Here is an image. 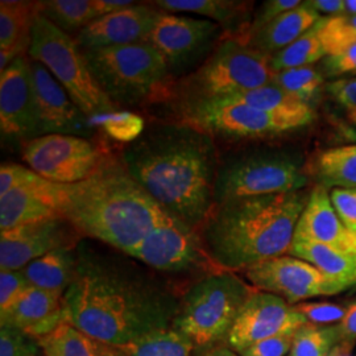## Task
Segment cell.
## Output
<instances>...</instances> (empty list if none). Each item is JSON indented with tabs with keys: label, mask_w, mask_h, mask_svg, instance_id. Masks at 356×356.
Returning a JSON list of instances; mask_svg holds the SVG:
<instances>
[{
	"label": "cell",
	"mask_w": 356,
	"mask_h": 356,
	"mask_svg": "<svg viewBox=\"0 0 356 356\" xmlns=\"http://www.w3.org/2000/svg\"><path fill=\"white\" fill-rule=\"evenodd\" d=\"M64 302L67 321L76 329L103 343L122 346L172 327L181 298L132 260L82 241Z\"/></svg>",
	"instance_id": "obj_1"
},
{
	"label": "cell",
	"mask_w": 356,
	"mask_h": 356,
	"mask_svg": "<svg viewBox=\"0 0 356 356\" xmlns=\"http://www.w3.org/2000/svg\"><path fill=\"white\" fill-rule=\"evenodd\" d=\"M129 175L168 213L200 232L214 209V136L186 122L145 128L120 154Z\"/></svg>",
	"instance_id": "obj_2"
},
{
	"label": "cell",
	"mask_w": 356,
	"mask_h": 356,
	"mask_svg": "<svg viewBox=\"0 0 356 356\" xmlns=\"http://www.w3.org/2000/svg\"><path fill=\"white\" fill-rule=\"evenodd\" d=\"M51 195L60 216L82 238L128 256L166 214L111 153L89 178L67 185L53 182Z\"/></svg>",
	"instance_id": "obj_3"
},
{
	"label": "cell",
	"mask_w": 356,
	"mask_h": 356,
	"mask_svg": "<svg viewBox=\"0 0 356 356\" xmlns=\"http://www.w3.org/2000/svg\"><path fill=\"white\" fill-rule=\"evenodd\" d=\"M309 197L300 191L216 204L200 229L206 252L220 270L234 273L288 254Z\"/></svg>",
	"instance_id": "obj_4"
},
{
	"label": "cell",
	"mask_w": 356,
	"mask_h": 356,
	"mask_svg": "<svg viewBox=\"0 0 356 356\" xmlns=\"http://www.w3.org/2000/svg\"><path fill=\"white\" fill-rule=\"evenodd\" d=\"M309 182L305 160L289 148L259 147L219 160L214 206L234 200L304 191Z\"/></svg>",
	"instance_id": "obj_5"
},
{
	"label": "cell",
	"mask_w": 356,
	"mask_h": 356,
	"mask_svg": "<svg viewBox=\"0 0 356 356\" xmlns=\"http://www.w3.org/2000/svg\"><path fill=\"white\" fill-rule=\"evenodd\" d=\"M83 56L94 79L116 107L140 106L170 90L165 60L147 42L89 49Z\"/></svg>",
	"instance_id": "obj_6"
},
{
	"label": "cell",
	"mask_w": 356,
	"mask_h": 356,
	"mask_svg": "<svg viewBox=\"0 0 356 356\" xmlns=\"http://www.w3.org/2000/svg\"><path fill=\"white\" fill-rule=\"evenodd\" d=\"M256 291L234 272L206 275L181 298L173 327L188 335L197 350L226 344L243 306Z\"/></svg>",
	"instance_id": "obj_7"
},
{
	"label": "cell",
	"mask_w": 356,
	"mask_h": 356,
	"mask_svg": "<svg viewBox=\"0 0 356 356\" xmlns=\"http://www.w3.org/2000/svg\"><path fill=\"white\" fill-rule=\"evenodd\" d=\"M273 76L270 56L236 38H226L204 64L182 78L177 90L172 92L189 107L261 88L270 83Z\"/></svg>",
	"instance_id": "obj_8"
},
{
	"label": "cell",
	"mask_w": 356,
	"mask_h": 356,
	"mask_svg": "<svg viewBox=\"0 0 356 356\" xmlns=\"http://www.w3.org/2000/svg\"><path fill=\"white\" fill-rule=\"evenodd\" d=\"M28 53L31 60L44 65L51 72L90 119L119 110L94 79L76 38L40 13L32 26Z\"/></svg>",
	"instance_id": "obj_9"
},
{
	"label": "cell",
	"mask_w": 356,
	"mask_h": 356,
	"mask_svg": "<svg viewBox=\"0 0 356 356\" xmlns=\"http://www.w3.org/2000/svg\"><path fill=\"white\" fill-rule=\"evenodd\" d=\"M223 35L222 26L211 20L163 13L144 42L163 56L173 78L204 64Z\"/></svg>",
	"instance_id": "obj_10"
},
{
	"label": "cell",
	"mask_w": 356,
	"mask_h": 356,
	"mask_svg": "<svg viewBox=\"0 0 356 356\" xmlns=\"http://www.w3.org/2000/svg\"><path fill=\"white\" fill-rule=\"evenodd\" d=\"M184 122L210 135L225 138H264L305 127L312 122L304 118L272 114L242 102L219 98L185 107Z\"/></svg>",
	"instance_id": "obj_11"
},
{
	"label": "cell",
	"mask_w": 356,
	"mask_h": 356,
	"mask_svg": "<svg viewBox=\"0 0 356 356\" xmlns=\"http://www.w3.org/2000/svg\"><path fill=\"white\" fill-rule=\"evenodd\" d=\"M131 257L163 273H188L197 269L222 272L206 252L200 232L168 213Z\"/></svg>",
	"instance_id": "obj_12"
},
{
	"label": "cell",
	"mask_w": 356,
	"mask_h": 356,
	"mask_svg": "<svg viewBox=\"0 0 356 356\" xmlns=\"http://www.w3.org/2000/svg\"><path fill=\"white\" fill-rule=\"evenodd\" d=\"M107 152L92 141L72 135H44L26 141L23 160L29 168L54 184H76L92 176Z\"/></svg>",
	"instance_id": "obj_13"
},
{
	"label": "cell",
	"mask_w": 356,
	"mask_h": 356,
	"mask_svg": "<svg viewBox=\"0 0 356 356\" xmlns=\"http://www.w3.org/2000/svg\"><path fill=\"white\" fill-rule=\"evenodd\" d=\"M244 275L254 289L279 296L291 305L338 293L317 268L291 254L257 263L245 269Z\"/></svg>",
	"instance_id": "obj_14"
},
{
	"label": "cell",
	"mask_w": 356,
	"mask_h": 356,
	"mask_svg": "<svg viewBox=\"0 0 356 356\" xmlns=\"http://www.w3.org/2000/svg\"><path fill=\"white\" fill-rule=\"evenodd\" d=\"M36 138L44 135H72L85 138L91 128L90 118L73 102L67 91L38 61L29 58Z\"/></svg>",
	"instance_id": "obj_15"
},
{
	"label": "cell",
	"mask_w": 356,
	"mask_h": 356,
	"mask_svg": "<svg viewBox=\"0 0 356 356\" xmlns=\"http://www.w3.org/2000/svg\"><path fill=\"white\" fill-rule=\"evenodd\" d=\"M294 305L279 296L256 292L248 298L226 339V346L241 353L251 344L270 337L294 332L306 325Z\"/></svg>",
	"instance_id": "obj_16"
},
{
	"label": "cell",
	"mask_w": 356,
	"mask_h": 356,
	"mask_svg": "<svg viewBox=\"0 0 356 356\" xmlns=\"http://www.w3.org/2000/svg\"><path fill=\"white\" fill-rule=\"evenodd\" d=\"M82 236L65 218L0 232V270H22L29 263L60 248H76Z\"/></svg>",
	"instance_id": "obj_17"
},
{
	"label": "cell",
	"mask_w": 356,
	"mask_h": 356,
	"mask_svg": "<svg viewBox=\"0 0 356 356\" xmlns=\"http://www.w3.org/2000/svg\"><path fill=\"white\" fill-rule=\"evenodd\" d=\"M161 13L152 4L144 3L104 15L76 33V44L89 51L144 42Z\"/></svg>",
	"instance_id": "obj_18"
},
{
	"label": "cell",
	"mask_w": 356,
	"mask_h": 356,
	"mask_svg": "<svg viewBox=\"0 0 356 356\" xmlns=\"http://www.w3.org/2000/svg\"><path fill=\"white\" fill-rule=\"evenodd\" d=\"M0 129L13 139L36 138L29 58L24 56L0 73Z\"/></svg>",
	"instance_id": "obj_19"
},
{
	"label": "cell",
	"mask_w": 356,
	"mask_h": 356,
	"mask_svg": "<svg viewBox=\"0 0 356 356\" xmlns=\"http://www.w3.org/2000/svg\"><path fill=\"white\" fill-rule=\"evenodd\" d=\"M294 239L319 243L356 254L355 238L338 216L329 191L319 185L310 191L309 201L298 219Z\"/></svg>",
	"instance_id": "obj_20"
},
{
	"label": "cell",
	"mask_w": 356,
	"mask_h": 356,
	"mask_svg": "<svg viewBox=\"0 0 356 356\" xmlns=\"http://www.w3.org/2000/svg\"><path fill=\"white\" fill-rule=\"evenodd\" d=\"M67 321L64 294L31 286L15 305L0 314V326H11L41 339Z\"/></svg>",
	"instance_id": "obj_21"
},
{
	"label": "cell",
	"mask_w": 356,
	"mask_h": 356,
	"mask_svg": "<svg viewBox=\"0 0 356 356\" xmlns=\"http://www.w3.org/2000/svg\"><path fill=\"white\" fill-rule=\"evenodd\" d=\"M51 185L53 182L41 178L0 195V229L6 231L60 218L51 195Z\"/></svg>",
	"instance_id": "obj_22"
},
{
	"label": "cell",
	"mask_w": 356,
	"mask_h": 356,
	"mask_svg": "<svg viewBox=\"0 0 356 356\" xmlns=\"http://www.w3.org/2000/svg\"><path fill=\"white\" fill-rule=\"evenodd\" d=\"M40 1L0 3V73L29 49Z\"/></svg>",
	"instance_id": "obj_23"
},
{
	"label": "cell",
	"mask_w": 356,
	"mask_h": 356,
	"mask_svg": "<svg viewBox=\"0 0 356 356\" xmlns=\"http://www.w3.org/2000/svg\"><path fill=\"white\" fill-rule=\"evenodd\" d=\"M156 8L168 13H194L204 16L222 26L227 38H242L250 26V10L252 3L231 0H156Z\"/></svg>",
	"instance_id": "obj_24"
},
{
	"label": "cell",
	"mask_w": 356,
	"mask_h": 356,
	"mask_svg": "<svg viewBox=\"0 0 356 356\" xmlns=\"http://www.w3.org/2000/svg\"><path fill=\"white\" fill-rule=\"evenodd\" d=\"M288 254L317 268L338 293L356 286V254L297 239H293Z\"/></svg>",
	"instance_id": "obj_25"
},
{
	"label": "cell",
	"mask_w": 356,
	"mask_h": 356,
	"mask_svg": "<svg viewBox=\"0 0 356 356\" xmlns=\"http://www.w3.org/2000/svg\"><path fill=\"white\" fill-rule=\"evenodd\" d=\"M322 16L310 8L306 1L292 11L282 13L268 26L245 41V45L268 56L285 49L319 22Z\"/></svg>",
	"instance_id": "obj_26"
},
{
	"label": "cell",
	"mask_w": 356,
	"mask_h": 356,
	"mask_svg": "<svg viewBox=\"0 0 356 356\" xmlns=\"http://www.w3.org/2000/svg\"><path fill=\"white\" fill-rule=\"evenodd\" d=\"M76 248H60L44 254L22 269L28 282L44 291L65 294L76 276Z\"/></svg>",
	"instance_id": "obj_27"
},
{
	"label": "cell",
	"mask_w": 356,
	"mask_h": 356,
	"mask_svg": "<svg viewBox=\"0 0 356 356\" xmlns=\"http://www.w3.org/2000/svg\"><path fill=\"white\" fill-rule=\"evenodd\" d=\"M313 176L319 186L332 189H356V145L331 148L318 154Z\"/></svg>",
	"instance_id": "obj_28"
},
{
	"label": "cell",
	"mask_w": 356,
	"mask_h": 356,
	"mask_svg": "<svg viewBox=\"0 0 356 356\" xmlns=\"http://www.w3.org/2000/svg\"><path fill=\"white\" fill-rule=\"evenodd\" d=\"M225 98L248 104L251 107L272 113V114L304 118L310 122H313L314 119V111L312 106L294 98L293 95L288 94L285 90L281 89L273 82L251 91H244L241 94L229 95Z\"/></svg>",
	"instance_id": "obj_29"
},
{
	"label": "cell",
	"mask_w": 356,
	"mask_h": 356,
	"mask_svg": "<svg viewBox=\"0 0 356 356\" xmlns=\"http://www.w3.org/2000/svg\"><path fill=\"white\" fill-rule=\"evenodd\" d=\"M116 347L127 356H193L197 351L191 338L173 326L153 331Z\"/></svg>",
	"instance_id": "obj_30"
},
{
	"label": "cell",
	"mask_w": 356,
	"mask_h": 356,
	"mask_svg": "<svg viewBox=\"0 0 356 356\" xmlns=\"http://www.w3.org/2000/svg\"><path fill=\"white\" fill-rule=\"evenodd\" d=\"M41 356H101L102 342L65 321L51 334L38 339Z\"/></svg>",
	"instance_id": "obj_31"
},
{
	"label": "cell",
	"mask_w": 356,
	"mask_h": 356,
	"mask_svg": "<svg viewBox=\"0 0 356 356\" xmlns=\"http://www.w3.org/2000/svg\"><path fill=\"white\" fill-rule=\"evenodd\" d=\"M40 15L65 33H78L99 17L95 0H45L40 1Z\"/></svg>",
	"instance_id": "obj_32"
},
{
	"label": "cell",
	"mask_w": 356,
	"mask_h": 356,
	"mask_svg": "<svg viewBox=\"0 0 356 356\" xmlns=\"http://www.w3.org/2000/svg\"><path fill=\"white\" fill-rule=\"evenodd\" d=\"M325 57L326 51L322 47L314 26L301 38H297L289 47L270 56V66L273 72L306 67L322 61Z\"/></svg>",
	"instance_id": "obj_33"
},
{
	"label": "cell",
	"mask_w": 356,
	"mask_h": 356,
	"mask_svg": "<svg viewBox=\"0 0 356 356\" xmlns=\"http://www.w3.org/2000/svg\"><path fill=\"white\" fill-rule=\"evenodd\" d=\"M326 56H337L356 45V15L325 16L316 24Z\"/></svg>",
	"instance_id": "obj_34"
},
{
	"label": "cell",
	"mask_w": 356,
	"mask_h": 356,
	"mask_svg": "<svg viewBox=\"0 0 356 356\" xmlns=\"http://www.w3.org/2000/svg\"><path fill=\"white\" fill-rule=\"evenodd\" d=\"M339 343V325L314 326L306 323L294 334L291 356H329Z\"/></svg>",
	"instance_id": "obj_35"
},
{
	"label": "cell",
	"mask_w": 356,
	"mask_h": 356,
	"mask_svg": "<svg viewBox=\"0 0 356 356\" xmlns=\"http://www.w3.org/2000/svg\"><path fill=\"white\" fill-rule=\"evenodd\" d=\"M272 82L301 102L312 106L322 88L323 74L314 66L296 67L275 72Z\"/></svg>",
	"instance_id": "obj_36"
},
{
	"label": "cell",
	"mask_w": 356,
	"mask_h": 356,
	"mask_svg": "<svg viewBox=\"0 0 356 356\" xmlns=\"http://www.w3.org/2000/svg\"><path fill=\"white\" fill-rule=\"evenodd\" d=\"M91 126H98L113 140L131 144L145 131V122L140 115L131 111H115L90 119Z\"/></svg>",
	"instance_id": "obj_37"
},
{
	"label": "cell",
	"mask_w": 356,
	"mask_h": 356,
	"mask_svg": "<svg viewBox=\"0 0 356 356\" xmlns=\"http://www.w3.org/2000/svg\"><path fill=\"white\" fill-rule=\"evenodd\" d=\"M294 307L306 319L309 325L332 326V325H339L346 318L350 309V304L300 302L294 305Z\"/></svg>",
	"instance_id": "obj_38"
},
{
	"label": "cell",
	"mask_w": 356,
	"mask_h": 356,
	"mask_svg": "<svg viewBox=\"0 0 356 356\" xmlns=\"http://www.w3.org/2000/svg\"><path fill=\"white\" fill-rule=\"evenodd\" d=\"M0 356H41L38 339L11 326H0Z\"/></svg>",
	"instance_id": "obj_39"
},
{
	"label": "cell",
	"mask_w": 356,
	"mask_h": 356,
	"mask_svg": "<svg viewBox=\"0 0 356 356\" xmlns=\"http://www.w3.org/2000/svg\"><path fill=\"white\" fill-rule=\"evenodd\" d=\"M301 4H302L301 0H268L266 3H263V6L259 8V11L254 13L250 26L243 33L242 38H239V41L245 44V41L248 38L254 35L256 32H259L260 29H263L264 26H268L276 17H279L282 13L292 11Z\"/></svg>",
	"instance_id": "obj_40"
},
{
	"label": "cell",
	"mask_w": 356,
	"mask_h": 356,
	"mask_svg": "<svg viewBox=\"0 0 356 356\" xmlns=\"http://www.w3.org/2000/svg\"><path fill=\"white\" fill-rule=\"evenodd\" d=\"M31 286L22 270H0V314L8 312Z\"/></svg>",
	"instance_id": "obj_41"
},
{
	"label": "cell",
	"mask_w": 356,
	"mask_h": 356,
	"mask_svg": "<svg viewBox=\"0 0 356 356\" xmlns=\"http://www.w3.org/2000/svg\"><path fill=\"white\" fill-rule=\"evenodd\" d=\"M294 334L296 331L270 337L251 344L238 354L241 356H289L288 354L292 351Z\"/></svg>",
	"instance_id": "obj_42"
},
{
	"label": "cell",
	"mask_w": 356,
	"mask_h": 356,
	"mask_svg": "<svg viewBox=\"0 0 356 356\" xmlns=\"http://www.w3.org/2000/svg\"><path fill=\"white\" fill-rule=\"evenodd\" d=\"M330 197L346 229L356 239V189H332Z\"/></svg>",
	"instance_id": "obj_43"
},
{
	"label": "cell",
	"mask_w": 356,
	"mask_h": 356,
	"mask_svg": "<svg viewBox=\"0 0 356 356\" xmlns=\"http://www.w3.org/2000/svg\"><path fill=\"white\" fill-rule=\"evenodd\" d=\"M41 178L36 172L26 166L3 164L0 166V195H4L20 186L33 184Z\"/></svg>",
	"instance_id": "obj_44"
},
{
	"label": "cell",
	"mask_w": 356,
	"mask_h": 356,
	"mask_svg": "<svg viewBox=\"0 0 356 356\" xmlns=\"http://www.w3.org/2000/svg\"><path fill=\"white\" fill-rule=\"evenodd\" d=\"M321 73L323 76H342L356 74V45L337 56H326L322 60Z\"/></svg>",
	"instance_id": "obj_45"
},
{
	"label": "cell",
	"mask_w": 356,
	"mask_h": 356,
	"mask_svg": "<svg viewBox=\"0 0 356 356\" xmlns=\"http://www.w3.org/2000/svg\"><path fill=\"white\" fill-rule=\"evenodd\" d=\"M326 90L351 115H356V76L339 78L337 81H332L326 86Z\"/></svg>",
	"instance_id": "obj_46"
},
{
	"label": "cell",
	"mask_w": 356,
	"mask_h": 356,
	"mask_svg": "<svg viewBox=\"0 0 356 356\" xmlns=\"http://www.w3.org/2000/svg\"><path fill=\"white\" fill-rule=\"evenodd\" d=\"M341 344L354 348L356 343V301L350 304L346 318L339 323Z\"/></svg>",
	"instance_id": "obj_47"
},
{
	"label": "cell",
	"mask_w": 356,
	"mask_h": 356,
	"mask_svg": "<svg viewBox=\"0 0 356 356\" xmlns=\"http://www.w3.org/2000/svg\"><path fill=\"white\" fill-rule=\"evenodd\" d=\"M306 4L319 15L325 13L330 15V17L347 13L346 0H307Z\"/></svg>",
	"instance_id": "obj_48"
},
{
	"label": "cell",
	"mask_w": 356,
	"mask_h": 356,
	"mask_svg": "<svg viewBox=\"0 0 356 356\" xmlns=\"http://www.w3.org/2000/svg\"><path fill=\"white\" fill-rule=\"evenodd\" d=\"M193 356H241L235 353L232 348H229L226 344H218L210 348L197 350Z\"/></svg>",
	"instance_id": "obj_49"
},
{
	"label": "cell",
	"mask_w": 356,
	"mask_h": 356,
	"mask_svg": "<svg viewBox=\"0 0 356 356\" xmlns=\"http://www.w3.org/2000/svg\"><path fill=\"white\" fill-rule=\"evenodd\" d=\"M101 356H127L119 347L113 346V344L103 343L102 342V354Z\"/></svg>",
	"instance_id": "obj_50"
},
{
	"label": "cell",
	"mask_w": 356,
	"mask_h": 356,
	"mask_svg": "<svg viewBox=\"0 0 356 356\" xmlns=\"http://www.w3.org/2000/svg\"><path fill=\"white\" fill-rule=\"evenodd\" d=\"M351 351H353V348L339 343L331 351L329 356H353L351 355Z\"/></svg>",
	"instance_id": "obj_51"
},
{
	"label": "cell",
	"mask_w": 356,
	"mask_h": 356,
	"mask_svg": "<svg viewBox=\"0 0 356 356\" xmlns=\"http://www.w3.org/2000/svg\"><path fill=\"white\" fill-rule=\"evenodd\" d=\"M346 8L347 13L356 15V0H346Z\"/></svg>",
	"instance_id": "obj_52"
},
{
	"label": "cell",
	"mask_w": 356,
	"mask_h": 356,
	"mask_svg": "<svg viewBox=\"0 0 356 356\" xmlns=\"http://www.w3.org/2000/svg\"><path fill=\"white\" fill-rule=\"evenodd\" d=\"M351 120L356 124V115H351Z\"/></svg>",
	"instance_id": "obj_53"
},
{
	"label": "cell",
	"mask_w": 356,
	"mask_h": 356,
	"mask_svg": "<svg viewBox=\"0 0 356 356\" xmlns=\"http://www.w3.org/2000/svg\"><path fill=\"white\" fill-rule=\"evenodd\" d=\"M289 356H291V355H289Z\"/></svg>",
	"instance_id": "obj_54"
}]
</instances>
